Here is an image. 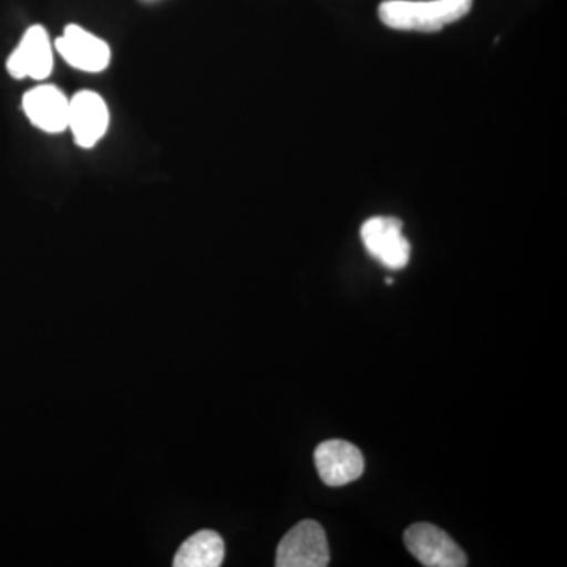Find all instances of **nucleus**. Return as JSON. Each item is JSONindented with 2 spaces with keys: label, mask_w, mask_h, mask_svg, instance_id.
Returning <instances> with one entry per match:
<instances>
[{
  "label": "nucleus",
  "mask_w": 567,
  "mask_h": 567,
  "mask_svg": "<svg viewBox=\"0 0 567 567\" xmlns=\"http://www.w3.org/2000/svg\"><path fill=\"white\" fill-rule=\"evenodd\" d=\"M472 6L473 0H386L379 17L395 31L436 32L462 20Z\"/></svg>",
  "instance_id": "1"
},
{
  "label": "nucleus",
  "mask_w": 567,
  "mask_h": 567,
  "mask_svg": "<svg viewBox=\"0 0 567 567\" xmlns=\"http://www.w3.org/2000/svg\"><path fill=\"white\" fill-rule=\"evenodd\" d=\"M330 563V548L322 525L303 520L295 525L279 543L278 567H324Z\"/></svg>",
  "instance_id": "2"
},
{
  "label": "nucleus",
  "mask_w": 567,
  "mask_h": 567,
  "mask_svg": "<svg viewBox=\"0 0 567 567\" xmlns=\"http://www.w3.org/2000/svg\"><path fill=\"white\" fill-rule=\"evenodd\" d=\"M361 240L368 252L390 270L406 267L412 246L402 234V223L395 218H371L361 226Z\"/></svg>",
  "instance_id": "3"
},
{
  "label": "nucleus",
  "mask_w": 567,
  "mask_h": 567,
  "mask_svg": "<svg viewBox=\"0 0 567 567\" xmlns=\"http://www.w3.org/2000/svg\"><path fill=\"white\" fill-rule=\"evenodd\" d=\"M405 546L423 566L464 567L466 555L453 537L432 524H415L405 532Z\"/></svg>",
  "instance_id": "4"
},
{
  "label": "nucleus",
  "mask_w": 567,
  "mask_h": 567,
  "mask_svg": "<svg viewBox=\"0 0 567 567\" xmlns=\"http://www.w3.org/2000/svg\"><path fill=\"white\" fill-rule=\"evenodd\" d=\"M317 472L327 486L341 487L360 480L364 472L361 451L346 440H327L315 453Z\"/></svg>",
  "instance_id": "5"
},
{
  "label": "nucleus",
  "mask_w": 567,
  "mask_h": 567,
  "mask_svg": "<svg viewBox=\"0 0 567 567\" xmlns=\"http://www.w3.org/2000/svg\"><path fill=\"white\" fill-rule=\"evenodd\" d=\"M54 65L50 35L41 25H33L22 37L17 50L11 52L7 70L17 80L32 78L47 80Z\"/></svg>",
  "instance_id": "6"
},
{
  "label": "nucleus",
  "mask_w": 567,
  "mask_h": 567,
  "mask_svg": "<svg viewBox=\"0 0 567 567\" xmlns=\"http://www.w3.org/2000/svg\"><path fill=\"white\" fill-rule=\"evenodd\" d=\"M55 50L73 69L87 73L106 70L111 61L106 41L84 31L80 25H69L63 35L55 40Z\"/></svg>",
  "instance_id": "7"
},
{
  "label": "nucleus",
  "mask_w": 567,
  "mask_h": 567,
  "mask_svg": "<svg viewBox=\"0 0 567 567\" xmlns=\"http://www.w3.org/2000/svg\"><path fill=\"white\" fill-rule=\"evenodd\" d=\"M110 111L99 93L80 92L70 100L69 130L82 148H92L106 134Z\"/></svg>",
  "instance_id": "8"
},
{
  "label": "nucleus",
  "mask_w": 567,
  "mask_h": 567,
  "mask_svg": "<svg viewBox=\"0 0 567 567\" xmlns=\"http://www.w3.org/2000/svg\"><path fill=\"white\" fill-rule=\"evenodd\" d=\"M22 107L32 125L43 132L62 133L69 128L70 100L54 85H40L25 93Z\"/></svg>",
  "instance_id": "9"
},
{
  "label": "nucleus",
  "mask_w": 567,
  "mask_h": 567,
  "mask_svg": "<svg viewBox=\"0 0 567 567\" xmlns=\"http://www.w3.org/2000/svg\"><path fill=\"white\" fill-rule=\"evenodd\" d=\"M226 546L223 537L212 529H200L189 536L175 554V567H219L224 561Z\"/></svg>",
  "instance_id": "10"
}]
</instances>
